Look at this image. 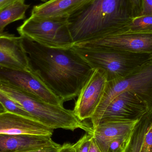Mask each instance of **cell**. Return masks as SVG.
<instances>
[{
	"label": "cell",
	"instance_id": "6da1fadb",
	"mask_svg": "<svg viewBox=\"0 0 152 152\" xmlns=\"http://www.w3.org/2000/svg\"><path fill=\"white\" fill-rule=\"evenodd\" d=\"M21 37L30 71L64 102L77 96L94 69L71 48H48Z\"/></svg>",
	"mask_w": 152,
	"mask_h": 152
},
{
	"label": "cell",
	"instance_id": "7a4b0ae2",
	"mask_svg": "<svg viewBox=\"0 0 152 152\" xmlns=\"http://www.w3.org/2000/svg\"><path fill=\"white\" fill-rule=\"evenodd\" d=\"M129 0H91L69 17L75 45L124 33L133 19Z\"/></svg>",
	"mask_w": 152,
	"mask_h": 152
},
{
	"label": "cell",
	"instance_id": "3957f363",
	"mask_svg": "<svg viewBox=\"0 0 152 152\" xmlns=\"http://www.w3.org/2000/svg\"><path fill=\"white\" fill-rule=\"evenodd\" d=\"M0 90L16 101L34 119L52 129L74 131L80 129L92 134L93 128L80 120L74 111L42 102L13 86L0 82Z\"/></svg>",
	"mask_w": 152,
	"mask_h": 152
},
{
	"label": "cell",
	"instance_id": "277c9868",
	"mask_svg": "<svg viewBox=\"0 0 152 152\" xmlns=\"http://www.w3.org/2000/svg\"><path fill=\"white\" fill-rule=\"evenodd\" d=\"M71 49L93 69H99L108 81L129 75L152 58V53H140L102 48H86L74 45Z\"/></svg>",
	"mask_w": 152,
	"mask_h": 152
},
{
	"label": "cell",
	"instance_id": "5b68a950",
	"mask_svg": "<svg viewBox=\"0 0 152 152\" xmlns=\"http://www.w3.org/2000/svg\"><path fill=\"white\" fill-rule=\"evenodd\" d=\"M69 16L39 18L30 16L17 28L21 37L53 49H70L75 45Z\"/></svg>",
	"mask_w": 152,
	"mask_h": 152
},
{
	"label": "cell",
	"instance_id": "8992f818",
	"mask_svg": "<svg viewBox=\"0 0 152 152\" xmlns=\"http://www.w3.org/2000/svg\"><path fill=\"white\" fill-rule=\"evenodd\" d=\"M126 91L136 95L149 109L152 108V58L129 75L107 82L102 101L90 119L93 126L112 100Z\"/></svg>",
	"mask_w": 152,
	"mask_h": 152
},
{
	"label": "cell",
	"instance_id": "52a82bcc",
	"mask_svg": "<svg viewBox=\"0 0 152 152\" xmlns=\"http://www.w3.org/2000/svg\"><path fill=\"white\" fill-rule=\"evenodd\" d=\"M0 82L13 86L35 98L51 104L63 106L64 102L30 70L0 66Z\"/></svg>",
	"mask_w": 152,
	"mask_h": 152
},
{
	"label": "cell",
	"instance_id": "ba28073f",
	"mask_svg": "<svg viewBox=\"0 0 152 152\" xmlns=\"http://www.w3.org/2000/svg\"><path fill=\"white\" fill-rule=\"evenodd\" d=\"M107 82L105 72L99 69H94L75 103L73 111L80 120L83 121L93 117L102 101Z\"/></svg>",
	"mask_w": 152,
	"mask_h": 152
},
{
	"label": "cell",
	"instance_id": "9c48e42d",
	"mask_svg": "<svg viewBox=\"0 0 152 152\" xmlns=\"http://www.w3.org/2000/svg\"><path fill=\"white\" fill-rule=\"evenodd\" d=\"M149 110L145 103L136 95L126 91L112 100L92 127L109 121H137Z\"/></svg>",
	"mask_w": 152,
	"mask_h": 152
},
{
	"label": "cell",
	"instance_id": "30bf717a",
	"mask_svg": "<svg viewBox=\"0 0 152 152\" xmlns=\"http://www.w3.org/2000/svg\"><path fill=\"white\" fill-rule=\"evenodd\" d=\"M75 45L114 49L136 53H152V33L126 32Z\"/></svg>",
	"mask_w": 152,
	"mask_h": 152
},
{
	"label": "cell",
	"instance_id": "8fae6325",
	"mask_svg": "<svg viewBox=\"0 0 152 152\" xmlns=\"http://www.w3.org/2000/svg\"><path fill=\"white\" fill-rule=\"evenodd\" d=\"M54 129L35 120L9 112H0V134L52 136Z\"/></svg>",
	"mask_w": 152,
	"mask_h": 152
},
{
	"label": "cell",
	"instance_id": "7c38bea8",
	"mask_svg": "<svg viewBox=\"0 0 152 152\" xmlns=\"http://www.w3.org/2000/svg\"><path fill=\"white\" fill-rule=\"evenodd\" d=\"M0 66L20 70H30L21 37L6 33L0 34Z\"/></svg>",
	"mask_w": 152,
	"mask_h": 152
},
{
	"label": "cell",
	"instance_id": "4fadbf2b",
	"mask_svg": "<svg viewBox=\"0 0 152 152\" xmlns=\"http://www.w3.org/2000/svg\"><path fill=\"white\" fill-rule=\"evenodd\" d=\"M51 136L0 134V152H24L58 145Z\"/></svg>",
	"mask_w": 152,
	"mask_h": 152
},
{
	"label": "cell",
	"instance_id": "5bb4252c",
	"mask_svg": "<svg viewBox=\"0 0 152 152\" xmlns=\"http://www.w3.org/2000/svg\"><path fill=\"white\" fill-rule=\"evenodd\" d=\"M137 121H109L93 128V138L102 152H108L111 143L116 138L131 134Z\"/></svg>",
	"mask_w": 152,
	"mask_h": 152
},
{
	"label": "cell",
	"instance_id": "9a60e30c",
	"mask_svg": "<svg viewBox=\"0 0 152 152\" xmlns=\"http://www.w3.org/2000/svg\"><path fill=\"white\" fill-rule=\"evenodd\" d=\"M91 1L49 0L44 3L34 6L31 16L39 18L70 17Z\"/></svg>",
	"mask_w": 152,
	"mask_h": 152
},
{
	"label": "cell",
	"instance_id": "2e32d148",
	"mask_svg": "<svg viewBox=\"0 0 152 152\" xmlns=\"http://www.w3.org/2000/svg\"><path fill=\"white\" fill-rule=\"evenodd\" d=\"M152 121V108L137 122L125 152H152V138L145 137Z\"/></svg>",
	"mask_w": 152,
	"mask_h": 152
},
{
	"label": "cell",
	"instance_id": "e0dca14e",
	"mask_svg": "<svg viewBox=\"0 0 152 152\" xmlns=\"http://www.w3.org/2000/svg\"><path fill=\"white\" fill-rule=\"evenodd\" d=\"M29 7L25 1L18 0L0 10V34L4 33V28L9 24L24 19Z\"/></svg>",
	"mask_w": 152,
	"mask_h": 152
},
{
	"label": "cell",
	"instance_id": "ac0fdd59",
	"mask_svg": "<svg viewBox=\"0 0 152 152\" xmlns=\"http://www.w3.org/2000/svg\"><path fill=\"white\" fill-rule=\"evenodd\" d=\"M126 32L152 33V15H141L134 18L126 27Z\"/></svg>",
	"mask_w": 152,
	"mask_h": 152
},
{
	"label": "cell",
	"instance_id": "d6986e66",
	"mask_svg": "<svg viewBox=\"0 0 152 152\" xmlns=\"http://www.w3.org/2000/svg\"><path fill=\"white\" fill-rule=\"evenodd\" d=\"M0 103L4 107L6 111L34 119L32 116L27 112L18 103L1 90Z\"/></svg>",
	"mask_w": 152,
	"mask_h": 152
},
{
	"label": "cell",
	"instance_id": "ffe728a7",
	"mask_svg": "<svg viewBox=\"0 0 152 152\" xmlns=\"http://www.w3.org/2000/svg\"><path fill=\"white\" fill-rule=\"evenodd\" d=\"M132 134V133L125 136L116 138L112 141L109 146L108 152H126L131 139Z\"/></svg>",
	"mask_w": 152,
	"mask_h": 152
},
{
	"label": "cell",
	"instance_id": "44dd1931",
	"mask_svg": "<svg viewBox=\"0 0 152 152\" xmlns=\"http://www.w3.org/2000/svg\"><path fill=\"white\" fill-rule=\"evenodd\" d=\"M93 134L87 133L80 139L76 143L73 144L75 152H89Z\"/></svg>",
	"mask_w": 152,
	"mask_h": 152
},
{
	"label": "cell",
	"instance_id": "7402d4cb",
	"mask_svg": "<svg viewBox=\"0 0 152 152\" xmlns=\"http://www.w3.org/2000/svg\"><path fill=\"white\" fill-rule=\"evenodd\" d=\"M129 1L132 8L133 18L141 16L142 13L143 1L129 0Z\"/></svg>",
	"mask_w": 152,
	"mask_h": 152
},
{
	"label": "cell",
	"instance_id": "603a6c76",
	"mask_svg": "<svg viewBox=\"0 0 152 152\" xmlns=\"http://www.w3.org/2000/svg\"><path fill=\"white\" fill-rule=\"evenodd\" d=\"M143 11L142 15H152V0H143Z\"/></svg>",
	"mask_w": 152,
	"mask_h": 152
},
{
	"label": "cell",
	"instance_id": "cb8c5ba5",
	"mask_svg": "<svg viewBox=\"0 0 152 152\" xmlns=\"http://www.w3.org/2000/svg\"><path fill=\"white\" fill-rule=\"evenodd\" d=\"M61 146L60 145L58 144V145H55V146L24 152H58Z\"/></svg>",
	"mask_w": 152,
	"mask_h": 152
},
{
	"label": "cell",
	"instance_id": "d4e9b609",
	"mask_svg": "<svg viewBox=\"0 0 152 152\" xmlns=\"http://www.w3.org/2000/svg\"><path fill=\"white\" fill-rule=\"evenodd\" d=\"M58 152H75L74 145L69 143H64L61 146Z\"/></svg>",
	"mask_w": 152,
	"mask_h": 152
},
{
	"label": "cell",
	"instance_id": "484cf974",
	"mask_svg": "<svg viewBox=\"0 0 152 152\" xmlns=\"http://www.w3.org/2000/svg\"><path fill=\"white\" fill-rule=\"evenodd\" d=\"M18 0H0V10Z\"/></svg>",
	"mask_w": 152,
	"mask_h": 152
},
{
	"label": "cell",
	"instance_id": "4316f807",
	"mask_svg": "<svg viewBox=\"0 0 152 152\" xmlns=\"http://www.w3.org/2000/svg\"><path fill=\"white\" fill-rule=\"evenodd\" d=\"M89 152H102L101 150L98 148L96 143L94 140L93 137V139L91 142V145H90V149H89Z\"/></svg>",
	"mask_w": 152,
	"mask_h": 152
},
{
	"label": "cell",
	"instance_id": "83f0119b",
	"mask_svg": "<svg viewBox=\"0 0 152 152\" xmlns=\"http://www.w3.org/2000/svg\"><path fill=\"white\" fill-rule=\"evenodd\" d=\"M5 109H4V107L3 106V105H2L0 103V112H4L5 111Z\"/></svg>",
	"mask_w": 152,
	"mask_h": 152
},
{
	"label": "cell",
	"instance_id": "f1b7e54d",
	"mask_svg": "<svg viewBox=\"0 0 152 152\" xmlns=\"http://www.w3.org/2000/svg\"><path fill=\"white\" fill-rule=\"evenodd\" d=\"M40 1H42L44 2H45L47 1H49V0H40Z\"/></svg>",
	"mask_w": 152,
	"mask_h": 152
},
{
	"label": "cell",
	"instance_id": "f546056e",
	"mask_svg": "<svg viewBox=\"0 0 152 152\" xmlns=\"http://www.w3.org/2000/svg\"><path fill=\"white\" fill-rule=\"evenodd\" d=\"M22 1H25V0H22Z\"/></svg>",
	"mask_w": 152,
	"mask_h": 152
}]
</instances>
